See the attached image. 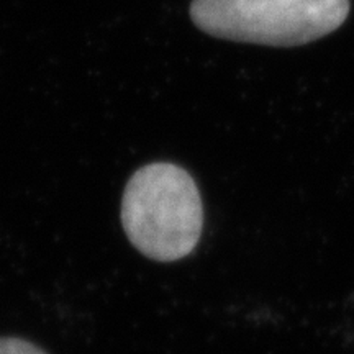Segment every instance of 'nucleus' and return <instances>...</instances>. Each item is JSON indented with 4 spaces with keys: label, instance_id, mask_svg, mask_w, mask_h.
I'll list each match as a JSON object with an SVG mask.
<instances>
[{
    "label": "nucleus",
    "instance_id": "nucleus-1",
    "mask_svg": "<svg viewBox=\"0 0 354 354\" xmlns=\"http://www.w3.org/2000/svg\"><path fill=\"white\" fill-rule=\"evenodd\" d=\"M122 223L128 240L146 258L161 263L185 258L203 227L196 180L172 162L141 167L123 192Z\"/></svg>",
    "mask_w": 354,
    "mask_h": 354
},
{
    "label": "nucleus",
    "instance_id": "nucleus-3",
    "mask_svg": "<svg viewBox=\"0 0 354 354\" xmlns=\"http://www.w3.org/2000/svg\"><path fill=\"white\" fill-rule=\"evenodd\" d=\"M0 354H46L33 343L20 338H0Z\"/></svg>",
    "mask_w": 354,
    "mask_h": 354
},
{
    "label": "nucleus",
    "instance_id": "nucleus-2",
    "mask_svg": "<svg viewBox=\"0 0 354 354\" xmlns=\"http://www.w3.org/2000/svg\"><path fill=\"white\" fill-rule=\"evenodd\" d=\"M349 0H194L190 17L212 37L264 46L307 44L339 28Z\"/></svg>",
    "mask_w": 354,
    "mask_h": 354
}]
</instances>
